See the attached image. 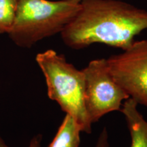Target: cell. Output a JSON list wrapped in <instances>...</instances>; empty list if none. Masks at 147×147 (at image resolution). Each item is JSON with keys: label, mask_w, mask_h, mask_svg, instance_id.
<instances>
[{"label": "cell", "mask_w": 147, "mask_h": 147, "mask_svg": "<svg viewBox=\"0 0 147 147\" xmlns=\"http://www.w3.org/2000/svg\"><path fill=\"white\" fill-rule=\"evenodd\" d=\"M80 8L61 33L74 50L100 43L126 50L147 29V10L120 0H81Z\"/></svg>", "instance_id": "6da1fadb"}, {"label": "cell", "mask_w": 147, "mask_h": 147, "mask_svg": "<svg viewBox=\"0 0 147 147\" xmlns=\"http://www.w3.org/2000/svg\"><path fill=\"white\" fill-rule=\"evenodd\" d=\"M80 8V2L71 0H18L8 35L16 46L30 49L45 38L61 34Z\"/></svg>", "instance_id": "7a4b0ae2"}, {"label": "cell", "mask_w": 147, "mask_h": 147, "mask_svg": "<svg viewBox=\"0 0 147 147\" xmlns=\"http://www.w3.org/2000/svg\"><path fill=\"white\" fill-rule=\"evenodd\" d=\"M36 61L45 76L48 97L76 121L82 132L91 134L93 124L90 122L84 104L82 70L69 63L64 55L53 49L38 53Z\"/></svg>", "instance_id": "3957f363"}, {"label": "cell", "mask_w": 147, "mask_h": 147, "mask_svg": "<svg viewBox=\"0 0 147 147\" xmlns=\"http://www.w3.org/2000/svg\"><path fill=\"white\" fill-rule=\"evenodd\" d=\"M84 76V104L90 122L97 123L114 111H120L129 96L115 81L106 59L92 60L82 69Z\"/></svg>", "instance_id": "277c9868"}, {"label": "cell", "mask_w": 147, "mask_h": 147, "mask_svg": "<svg viewBox=\"0 0 147 147\" xmlns=\"http://www.w3.org/2000/svg\"><path fill=\"white\" fill-rule=\"evenodd\" d=\"M106 60L115 81L138 105L147 106V39L134 41Z\"/></svg>", "instance_id": "5b68a950"}, {"label": "cell", "mask_w": 147, "mask_h": 147, "mask_svg": "<svg viewBox=\"0 0 147 147\" xmlns=\"http://www.w3.org/2000/svg\"><path fill=\"white\" fill-rule=\"evenodd\" d=\"M138 104L129 97L123 104V113L131 137L130 147H147V121L138 109Z\"/></svg>", "instance_id": "8992f818"}, {"label": "cell", "mask_w": 147, "mask_h": 147, "mask_svg": "<svg viewBox=\"0 0 147 147\" xmlns=\"http://www.w3.org/2000/svg\"><path fill=\"white\" fill-rule=\"evenodd\" d=\"M81 129L70 115L66 114L56 135L48 147H79Z\"/></svg>", "instance_id": "52a82bcc"}, {"label": "cell", "mask_w": 147, "mask_h": 147, "mask_svg": "<svg viewBox=\"0 0 147 147\" xmlns=\"http://www.w3.org/2000/svg\"><path fill=\"white\" fill-rule=\"evenodd\" d=\"M18 0H0V35L8 34L15 18Z\"/></svg>", "instance_id": "ba28073f"}, {"label": "cell", "mask_w": 147, "mask_h": 147, "mask_svg": "<svg viewBox=\"0 0 147 147\" xmlns=\"http://www.w3.org/2000/svg\"><path fill=\"white\" fill-rule=\"evenodd\" d=\"M95 147H110L109 136L106 127L104 126L101 131Z\"/></svg>", "instance_id": "9c48e42d"}, {"label": "cell", "mask_w": 147, "mask_h": 147, "mask_svg": "<svg viewBox=\"0 0 147 147\" xmlns=\"http://www.w3.org/2000/svg\"><path fill=\"white\" fill-rule=\"evenodd\" d=\"M42 141V135L38 134L32 138L27 147H41Z\"/></svg>", "instance_id": "30bf717a"}, {"label": "cell", "mask_w": 147, "mask_h": 147, "mask_svg": "<svg viewBox=\"0 0 147 147\" xmlns=\"http://www.w3.org/2000/svg\"><path fill=\"white\" fill-rule=\"evenodd\" d=\"M0 147H10L5 143V141L3 140L1 136H0Z\"/></svg>", "instance_id": "8fae6325"}]
</instances>
